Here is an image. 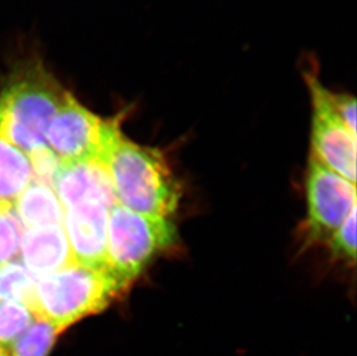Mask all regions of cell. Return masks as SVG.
Wrapping results in <instances>:
<instances>
[{
    "mask_svg": "<svg viewBox=\"0 0 357 356\" xmlns=\"http://www.w3.org/2000/svg\"><path fill=\"white\" fill-rule=\"evenodd\" d=\"M68 93L40 58L17 61L0 86V138L27 154L47 144V128Z\"/></svg>",
    "mask_w": 357,
    "mask_h": 356,
    "instance_id": "1",
    "label": "cell"
},
{
    "mask_svg": "<svg viewBox=\"0 0 357 356\" xmlns=\"http://www.w3.org/2000/svg\"><path fill=\"white\" fill-rule=\"evenodd\" d=\"M102 161L119 205L159 218H172L178 209L182 188L161 151L132 142L121 125L112 133Z\"/></svg>",
    "mask_w": 357,
    "mask_h": 356,
    "instance_id": "2",
    "label": "cell"
},
{
    "mask_svg": "<svg viewBox=\"0 0 357 356\" xmlns=\"http://www.w3.org/2000/svg\"><path fill=\"white\" fill-rule=\"evenodd\" d=\"M126 290L109 269L75 262L38 278L34 315L64 331L107 309Z\"/></svg>",
    "mask_w": 357,
    "mask_h": 356,
    "instance_id": "3",
    "label": "cell"
},
{
    "mask_svg": "<svg viewBox=\"0 0 357 356\" xmlns=\"http://www.w3.org/2000/svg\"><path fill=\"white\" fill-rule=\"evenodd\" d=\"M172 218L139 214L116 204L109 214L107 266L109 272L128 288L154 259L178 243Z\"/></svg>",
    "mask_w": 357,
    "mask_h": 356,
    "instance_id": "4",
    "label": "cell"
},
{
    "mask_svg": "<svg viewBox=\"0 0 357 356\" xmlns=\"http://www.w3.org/2000/svg\"><path fill=\"white\" fill-rule=\"evenodd\" d=\"M119 117L103 119L68 91L47 128V146L61 162L102 160Z\"/></svg>",
    "mask_w": 357,
    "mask_h": 356,
    "instance_id": "5",
    "label": "cell"
},
{
    "mask_svg": "<svg viewBox=\"0 0 357 356\" xmlns=\"http://www.w3.org/2000/svg\"><path fill=\"white\" fill-rule=\"evenodd\" d=\"M305 191V242L307 246L326 244L332 234L356 207V184L311 156Z\"/></svg>",
    "mask_w": 357,
    "mask_h": 356,
    "instance_id": "6",
    "label": "cell"
},
{
    "mask_svg": "<svg viewBox=\"0 0 357 356\" xmlns=\"http://www.w3.org/2000/svg\"><path fill=\"white\" fill-rule=\"evenodd\" d=\"M311 98V156L356 184V135L331 107L326 87L312 71L304 73Z\"/></svg>",
    "mask_w": 357,
    "mask_h": 356,
    "instance_id": "7",
    "label": "cell"
},
{
    "mask_svg": "<svg viewBox=\"0 0 357 356\" xmlns=\"http://www.w3.org/2000/svg\"><path fill=\"white\" fill-rule=\"evenodd\" d=\"M112 207L105 202H84L65 209V232L78 264L108 269L107 230Z\"/></svg>",
    "mask_w": 357,
    "mask_h": 356,
    "instance_id": "8",
    "label": "cell"
},
{
    "mask_svg": "<svg viewBox=\"0 0 357 356\" xmlns=\"http://www.w3.org/2000/svg\"><path fill=\"white\" fill-rule=\"evenodd\" d=\"M54 191L65 209L84 202L119 204L107 165L100 158L61 162Z\"/></svg>",
    "mask_w": 357,
    "mask_h": 356,
    "instance_id": "9",
    "label": "cell"
},
{
    "mask_svg": "<svg viewBox=\"0 0 357 356\" xmlns=\"http://www.w3.org/2000/svg\"><path fill=\"white\" fill-rule=\"evenodd\" d=\"M22 264L36 278L75 264L64 225H49L28 228L20 242Z\"/></svg>",
    "mask_w": 357,
    "mask_h": 356,
    "instance_id": "10",
    "label": "cell"
},
{
    "mask_svg": "<svg viewBox=\"0 0 357 356\" xmlns=\"http://www.w3.org/2000/svg\"><path fill=\"white\" fill-rule=\"evenodd\" d=\"M14 205L15 214L27 228L64 222V209L54 190L36 181H29Z\"/></svg>",
    "mask_w": 357,
    "mask_h": 356,
    "instance_id": "11",
    "label": "cell"
},
{
    "mask_svg": "<svg viewBox=\"0 0 357 356\" xmlns=\"http://www.w3.org/2000/svg\"><path fill=\"white\" fill-rule=\"evenodd\" d=\"M31 176V165L24 151L0 138V212L13 209Z\"/></svg>",
    "mask_w": 357,
    "mask_h": 356,
    "instance_id": "12",
    "label": "cell"
},
{
    "mask_svg": "<svg viewBox=\"0 0 357 356\" xmlns=\"http://www.w3.org/2000/svg\"><path fill=\"white\" fill-rule=\"evenodd\" d=\"M38 278L20 262L0 264V299L21 303L34 313Z\"/></svg>",
    "mask_w": 357,
    "mask_h": 356,
    "instance_id": "13",
    "label": "cell"
},
{
    "mask_svg": "<svg viewBox=\"0 0 357 356\" xmlns=\"http://www.w3.org/2000/svg\"><path fill=\"white\" fill-rule=\"evenodd\" d=\"M61 332L52 322L36 317L27 331L7 352L10 356H49Z\"/></svg>",
    "mask_w": 357,
    "mask_h": 356,
    "instance_id": "14",
    "label": "cell"
},
{
    "mask_svg": "<svg viewBox=\"0 0 357 356\" xmlns=\"http://www.w3.org/2000/svg\"><path fill=\"white\" fill-rule=\"evenodd\" d=\"M34 313L21 303L3 301L0 303V348L10 347L27 331L34 322Z\"/></svg>",
    "mask_w": 357,
    "mask_h": 356,
    "instance_id": "15",
    "label": "cell"
},
{
    "mask_svg": "<svg viewBox=\"0 0 357 356\" xmlns=\"http://www.w3.org/2000/svg\"><path fill=\"white\" fill-rule=\"evenodd\" d=\"M331 255L337 260L354 262L356 258V207L326 242Z\"/></svg>",
    "mask_w": 357,
    "mask_h": 356,
    "instance_id": "16",
    "label": "cell"
},
{
    "mask_svg": "<svg viewBox=\"0 0 357 356\" xmlns=\"http://www.w3.org/2000/svg\"><path fill=\"white\" fill-rule=\"evenodd\" d=\"M24 225L15 213L0 212V264L14 258L20 250Z\"/></svg>",
    "mask_w": 357,
    "mask_h": 356,
    "instance_id": "17",
    "label": "cell"
},
{
    "mask_svg": "<svg viewBox=\"0 0 357 356\" xmlns=\"http://www.w3.org/2000/svg\"><path fill=\"white\" fill-rule=\"evenodd\" d=\"M28 156L31 169H33L31 172L34 175V181L54 190V181L61 165L57 155L54 154L47 144H44L35 148Z\"/></svg>",
    "mask_w": 357,
    "mask_h": 356,
    "instance_id": "18",
    "label": "cell"
},
{
    "mask_svg": "<svg viewBox=\"0 0 357 356\" xmlns=\"http://www.w3.org/2000/svg\"><path fill=\"white\" fill-rule=\"evenodd\" d=\"M326 96L337 117L351 133L356 135V100L354 96L346 93H335L327 88Z\"/></svg>",
    "mask_w": 357,
    "mask_h": 356,
    "instance_id": "19",
    "label": "cell"
},
{
    "mask_svg": "<svg viewBox=\"0 0 357 356\" xmlns=\"http://www.w3.org/2000/svg\"><path fill=\"white\" fill-rule=\"evenodd\" d=\"M0 356H10V354H8L7 350H3V348H0Z\"/></svg>",
    "mask_w": 357,
    "mask_h": 356,
    "instance_id": "20",
    "label": "cell"
}]
</instances>
